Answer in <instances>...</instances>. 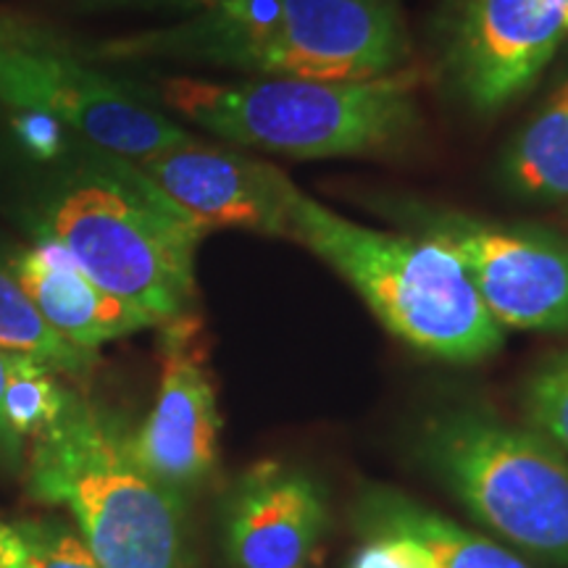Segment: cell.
Masks as SVG:
<instances>
[{"label":"cell","instance_id":"6da1fadb","mask_svg":"<svg viewBox=\"0 0 568 568\" xmlns=\"http://www.w3.org/2000/svg\"><path fill=\"white\" fill-rule=\"evenodd\" d=\"M84 59L361 82L406 69L410 38L397 0H224L174 24L84 45Z\"/></svg>","mask_w":568,"mask_h":568},{"label":"cell","instance_id":"7a4b0ae2","mask_svg":"<svg viewBox=\"0 0 568 568\" xmlns=\"http://www.w3.org/2000/svg\"><path fill=\"white\" fill-rule=\"evenodd\" d=\"M282 197L287 240L335 268L403 345L445 364H479L506 343V329L447 247L339 216L305 195L290 176Z\"/></svg>","mask_w":568,"mask_h":568},{"label":"cell","instance_id":"3957f363","mask_svg":"<svg viewBox=\"0 0 568 568\" xmlns=\"http://www.w3.org/2000/svg\"><path fill=\"white\" fill-rule=\"evenodd\" d=\"M24 468L30 495L69 510L101 568H195L187 497L140 464L122 418L74 393Z\"/></svg>","mask_w":568,"mask_h":568},{"label":"cell","instance_id":"277c9868","mask_svg":"<svg viewBox=\"0 0 568 568\" xmlns=\"http://www.w3.org/2000/svg\"><path fill=\"white\" fill-rule=\"evenodd\" d=\"M416 84L410 69L361 82L169 77L159 98L184 122L230 145L290 159H347L406 151L424 126Z\"/></svg>","mask_w":568,"mask_h":568},{"label":"cell","instance_id":"5b68a950","mask_svg":"<svg viewBox=\"0 0 568 568\" xmlns=\"http://www.w3.org/2000/svg\"><path fill=\"white\" fill-rule=\"evenodd\" d=\"M42 232L105 293L138 305L159 326L193 314L195 258L209 232L132 161L105 151L90 155L51 195Z\"/></svg>","mask_w":568,"mask_h":568},{"label":"cell","instance_id":"8992f818","mask_svg":"<svg viewBox=\"0 0 568 568\" xmlns=\"http://www.w3.org/2000/svg\"><path fill=\"white\" fill-rule=\"evenodd\" d=\"M414 450L497 542L568 568V458L529 426L479 403H447L418 424Z\"/></svg>","mask_w":568,"mask_h":568},{"label":"cell","instance_id":"52a82bcc","mask_svg":"<svg viewBox=\"0 0 568 568\" xmlns=\"http://www.w3.org/2000/svg\"><path fill=\"white\" fill-rule=\"evenodd\" d=\"M0 103L40 113L98 151L142 161L193 140L130 84L84 59V45L32 13L0 6Z\"/></svg>","mask_w":568,"mask_h":568},{"label":"cell","instance_id":"ba28073f","mask_svg":"<svg viewBox=\"0 0 568 568\" xmlns=\"http://www.w3.org/2000/svg\"><path fill=\"white\" fill-rule=\"evenodd\" d=\"M376 211L456 255L503 329L568 332V243L556 234L416 197H382Z\"/></svg>","mask_w":568,"mask_h":568},{"label":"cell","instance_id":"9c48e42d","mask_svg":"<svg viewBox=\"0 0 568 568\" xmlns=\"http://www.w3.org/2000/svg\"><path fill=\"white\" fill-rule=\"evenodd\" d=\"M568 42V0H460L447 19L443 69L477 113L521 98Z\"/></svg>","mask_w":568,"mask_h":568},{"label":"cell","instance_id":"30bf717a","mask_svg":"<svg viewBox=\"0 0 568 568\" xmlns=\"http://www.w3.org/2000/svg\"><path fill=\"white\" fill-rule=\"evenodd\" d=\"M159 329V393L151 414L132 432V447L155 479L190 500L219 468L222 416L195 311L161 324Z\"/></svg>","mask_w":568,"mask_h":568},{"label":"cell","instance_id":"8fae6325","mask_svg":"<svg viewBox=\"0 0 568 568\" xmlns=\"http://www.w3.org/2000/svg\"><path fill=\"white\" fill-rule=\"evenodd\" d=\"M132 163L205 232L240 230L287 240L282 197L287 174L272 163L197 138Z\"/></svg>","mask_w":568,"mask_h":568},{"label":"cell","instance_id":"7c38bea8","mask_svg":"<svg viewBox=\"0 0 568 568\" xmlns=\"http://www.w3.org/2000/svg\"><path fill=\"white\" fill-rule=\"evenodd\" d=\"M329 524V497L308 471L261 460L222 503L224 558L232 568H308Z\"/></svg>","mask_w":568,"mask_h":568},{"label":"cell","instance_id":"4fadbf2b","mask_svg":"<svg viewBox=\"0 0 568 568\" xmlns=\"http://www.w3.org/2000/svg\"><path fill=\"white\" fill-rule=\"evenodd\" d=\"M9 272L32 297L45 322L84 351L98 353L105 343L159 326L138 305L105 293L82 272L67 247L45 232L11 261Z\"/></svg>","mask_w":568,"mask_h":568},{"label":"cell","instance_id":"5bb4252c","mask_svg":"<svg viewBox=\"0 0 568 568\" xmlns=\"http://www.w3.org/2000/svg\"><path fill=\"white\" fill-rule=\"evenodd\" d=\"M353 524L364 537L395 531L416 539L435 568H535L529 558L495 537L460 527L439 510L387 485L361 487Z\"/></svg>","mask_w":568,"mask_h":568},{"label":"cell","instance_id":"9a60e30c","mask_svg":"<svg viewBox=\"0 0 568 568\" xmlns=\"http://www.w3.org/2000/svg\"><path fill=\"white\" fill-rule=\"evenodd\" d=\"M500 176L508 193L524 201H568V80L510 142Z\"/></svg>","mask_w":568,"mask_h":568},{"label":"cell","instance_id":"2e32d148","mask_svg":"<svg viewBox=\"0 0 568 568\" xmlns=\"http://www.w3.org/2000/svg\"><path fill=\"white\" fill-rule=\"evenodd\" d=\"M0 353L34 361L74 382H84L98 366V353L61 337L9 268H0Z\"/></svg>","mask_w":568,"mask_h":568},{"label":"cell","instance_id":"e0dca14e","mask_svg":"<svg viewBox=\"0 0 568 568\" xmlns=\"http://www.w3.org/2000/svg\"><path fill=\"white\" fill-rule=\"evenodd\" d=\"M6 364V389H3V410L9 418L11 429L30 443L48 426L59 422L67 410L74 389H69L59 379V374L48 372L45 366L34 361L17 358V355H3Z\"/></svg>","mask_w":568,"mask_h":568},{"label":"cell","instance_id":"ac0fdd59","mask_svg":"<svg viewBox=\"0 0 568 568\" xmlns=\"http://www.w3.org/2000/svg\"><path fill=\"white\" fill-rule=\"evenodd\" d=\"M524 426L568 458V347L556 351L527 379L521 395Z\"/></svg>","mask_w":568,"mask_h":568},{"label":"cell","instance_id":"d6986e66","mask_svg":"<svg viewBox=\"0 0 568 568\" xmlns=\"http://www.w3.org/2000/svg\"><path fill=\"white\" fill-rule=\"evenodd\" d=\"M17 529L32 568H101L80 531L61 518H24L17 521Z\"/></svg>","mask_w":568,"mask_h":568},{"label":"cell","instance_id":"ffe728a7","mask_svg":"<svg viewBox=\"0 0 568 568\" xmlns=\"http://www.w3.org/2000/svg\"><path fill=\"white\" fill-rule=\"evenodd\" d=\"M347 568H435L429 552L406 535H368Z\"/></svg>","mask_w":568,"mask_h":568},{"label":"cell","instance_id":"44dd1931","mask_svg":"<svg viewBox=\"0 0 568 568\" xmlns=\"http://www.w3.org/2000/svg\"><path fill=\"white\" fill-rule=\"evenodd\" d=\"M63 9L77 13H101V11H126V9H166V11H203L211 6L224 3V0H53Z\"/></svg>","mask_w":568,"mask_h":568},{"label":"cell","instance_id":"7402d4cb","mask_svg":"<svg viewBox=\"0 0 568 568\" xmlns=\"http://www.w3.org/2000/svg\"><path fill=\"white\" fill-rule=\"evenodd\" d=\"M3 389H6V364L0 353V474H19L24 468V439L11 429L9 418L3 410Z\"/></svg>","mask_w":568,"mask_h":568},{"label":"cell","instance_id":"603a6c76","mask_svg":"<svg viewBox=\"0 0 568 568\" xmlns=\"http://www.w3.org/2000/svg\"><path fill=\"white\" fill-rule=\"evenodd\" d=\"M0 568H32L17 521H6V518H0Z\"/></svg>","mask_w":568,"mask_h":568},{"label":"cell","instance_id":"cb8c5ba5","mask_svg":"<svg viewBox=\"0 0 568 568\" xmlns=\"http://www.w3.org/2000/svg\"><path fill=\"white\" fill-rule=\"evenodd\" d=\"M308 568H311V566H308Z\"/></svg>","mask_w":568,"mask_h":568}]
</instances>
